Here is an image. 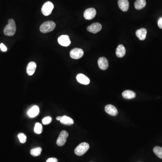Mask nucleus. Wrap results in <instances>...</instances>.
Here are the masks:
<instances>
[{
  "label": "nucleus",
  "instance_id": "obj_29",
  "mask_svg": "<svg viewBox=\"0 0 162 162\" xmlns=\"http://www.w3.org/2000/svg\"><path fill=\"white\" fill-rule=\"evenodd\" d=\"M62 117L61 116L57 117L56 118V120H57L60 121V120H61V119H62Z\"/></svg>",
  "mask_w": 162,
  "mask_h": 162
},
{
  "label": "nucleus",
  "instance_id": "obj_15",
  "mask_svg": "<svg viewBox=\"0 0 162 162\" xmlns=\"http://www.w3.org/2000/svg\"><path fill=\"white\" fill-rule=\"evenodd\" d=\"M136 35L137 37L140 39V40H144L146 37L147 34V30L145 28H142L141 29L138 30L136 31Z\"/></svg>",
  "mask_w": 162,
  "mask_h": 162
},
{
  "label": "nucleus",
  "instance_id": "obj_3",
  "mask_svg": "<svg viewBox=\"0 0 162 162\" xmlns=\"http://www.w3.org/2000/svg\"><path fill=\"white\" fill-rule=\"evenodd\" d=\"M90 147L88 143L82 142L75 149L74 152L76 155L81 156L84 155L89 150Z\"/></svg>",
  "mask_w": 162,
  "mask_h": 162
},
{
  "label": "nucleus",
  "instance_id": "obj_19",
  "mask_svg": "<svg viewBox=\"0 0 162 162\" xmlns=\"http://www.w3.org/2000/svg\"><path fill=\"white\" fill-rule=\"evenodd\" d=\"M60 122L62 124L70 126L73 125L74 123V121L72 119L65 115L62 117Z\"/></svg>",
  "mask_w": 162,
  "mask_h": 162
},
{
  "label": "nucleus",
  "instance_id": "obj_12",
  "mask_svg": "<svg viewBox=\"0 0 162 162\" xmlns=\"http://www.w3.org/2000/svg\"><path fill=\"white\" fill-rule=\"evenodd\" d=\"M105 112L112 116H116L118 114L117 108L112 104H108L104 108Z\"/></svg>",
  "mask_w": 162,
  "mask_h": 162
},
{
  "label": "nucleus",
  "instance_id": "obj_2",
  "mask_svg": "<svg viewBox=\"0 0 162 162\" xmlns=\"http://www.w3.org/2000/svg\"><path fill=\"white\" fill-rule=\"evenodd\" d=\"M55 23L52 21L45 22L40 26V31L44 33L51 32L55 28Z\"/></svg>",
  "mask_w": 162,
  "mask_h": 162
},
{
  "label": "nucleus",
  "instance_id": "obj_22",
  "mask_svg": "<svg viewBox=\"0 0 162 162\" xmlns=\"http://www.w3.org/2000/svg\"><path fill=\"white\" fill-rule=\"evenodd\" d=\"M34 131L36 134H41L43 131V126L41 123L37 122L35 124V126H34Z\"/></svg>",
  "mask_w": 162,
  "mask_h": 162
},
{
  "label": "nucleus",
  "instance_id": "obj_26",
  "mask_svg": "<svg viewBox=\"0 0 162 162\" xmlns=\"http://www.w3.org/2000/svg\"><path fill=\"white\" fill-rule=\"evenodd\" d=\"M0 48L2 51L5 52L7 51V47L4 44L1 43L0 44Z\"/></svg>",
  "mask_w": 162,
  "mask_h": 162
},
{
  "label": "nucleus",
  "instance_id": "obj_17",
  "mask_svg": "<svg viewBox=\"0 0 162 162\" xmlns=\"http://www.w3.org/2000/svg\"><path fill=\"white\" fill-rule=\"evenodd\" d=\"M116 54L119 58L123 57L125 55L126 49L123 45H119L118 46L116 51Z\"/></svg>",
  "mask_w": 162,
  "mask_h": 162
},
{
  "label": "nucleus",
  "instance_id": "obj_10",
  "mask_svg": "<svg viewBox=\"0 0 162 162\" xmlns=\"http://www.w3.org/2000/svg\"><path fill=\"white\" fill-rule=\"evenodd\" d=\"M77 81L80 84L83 85H88L90 83V79L85 75L82 73H79L76 77Z\"/></svg>",
  "mask_w": 162,
  "mask_h": 162
},
{
  "label": "nucleus",
  "instance_id": "obj_28",
  "mask_svg": "<svg viewBox=\"0 0 162 162\" xmlns=\"http://www.w3.org/2000/svg\"><path fill=\"white\" fill-rule=\"evenodd\" d=\"M158 24L159 27L161 29H162V17L160 18L158 21Z\"/></svg>",
  "mask_w": 162,
  "mask_h": 162
},
{
  "label": "nucleus",
  "instance_id": "obj_4",
  "mask_svg": "<svg viewBox=\"0 0 162 162\" xmlns=\"http://www.w3.org/2000/svg\"><path fill=\"white\" fill-rule=\"evenodd\" d=\"M54 7V6L53 4L51 2H46L44 4L43 7H42V13L45 16H48L51 14Z\"/></svg>",
  "mask_w": 162,
  "mask_h": 162
},
{
  "label": "nucleus",
  "instance_id": "obj_11",
  "mask_svg": "<svg viewBox=\"0 0 162 162\" xmlns=\"http://www.w3.org/2000/svg\"><path fill=\"white\" fill-rule=\"evenodd\" d=\"M98 64L100 69L103 70H106L109 67V62L105 57H102L100 58L98 60Z\"/></svg>",
  "mask_w": 162,
  "mask_h": 162
},
{
  "label": "nucleus",
  "instance_id": "obj_14",
  "mask_svg": "<svg viewBox=\"0 0 162 162\" xmlns=\"http://www.w3.org/2000/svg\"><path fill=\"white\" fill-rule=\"evenodd\" d=\"M118 5L122 11H127L129 9V4L128 0H119Z\"/></svg>",
  "mask_w": 162,
  "mask_h": 162
},
{
  "label": "nucleus",
  "instance_id": "obj_23",
  "mask_svg": "<svg viewBox=\"0 0 162 162\" xmlns=\"http://www.w3.org/2000/svg\"><path fill=\"white\" fill-rule=\"evenodd\" d=\"M154 153L160 159H162V148L160 146H156L154 148Z\"/></svg>",
  "mask_w": 162,
  "mask_h": 162
},
{
  "label": "nucleus",
  "instance_id": "obj_18",
  "mask_svg": "<svg viewBox=\"0 0 162 162\" xmlns=\"http://www.w3.org/2000/svg\"><path fill=\"white\" fill-rule=\"evenodd\" d=\"M122 96L126 99H132L136 97V94L133 91L130 90H126L122 93Z\"/></svg>",
  "mask_w": 162,
  "mask_h": 162
},
{
  "label": "nucleus",
  "instance_id": "obj_9",
  "mask_svg": "<svg viewBox=\"0 0 162 162\" xmlns=\"http://www.w3.org/2000/svg\"><path fill=\"white\" fill-rule=\"evenodd\" d=\"M59 44L63 47H68L71 44V41L68 35H62L58 38Z\"/></svg>",
  "mask_w": 162,
  "mask_h": 162
},
{
  "label": "nucleus",
  "instance_id": "obj_7",
  "mask_svg": "<svg viewBox=\"0 0 162 162\" xmlns=\"http://www.w3.org/2000/svg\"><path fill=\"white\" fill-rule=\"evenodd\" d=\"M96 14V11L94 8H91L85 10L84 13V17L87 20H91L93 19Z\"/></svg>",
  "mask_w": 162,
  "mask_h": 162
},
{
  "label": "nucleus",
  "instance_id": "obj_21",
  "mask_svg": "<svg viewBox=\"0 0 162 162\" xmlns=\"http://www.w3.org/2000/svg\"><path fill=\"white\" fill-rule=\"evenodd\" d=\"M42 149L41 147H37L32 149L31 150L30 154L32 156L36 157L41 155Z\"/></svg>",
  "mask_w": 162,
  "mask_h": 162
},
{
  "label": "nucleus",
  "instance_id": "obj_5",
  "mask_svg": "<svg viewBox=\"0 0 162 162\" xmlns=\"http://www.w3.org/2000/svg\"><path fill=\"white\" fill-rule=\"evenodd\" d=\"M69 136V133L65 130H63L59 134L58 138L56 141V144L59 146H62L66 144V140Z\"/></svg>",
  "mask_w": 162,
  "mask_h": 162
},
{
  "label": "nucleus",
  "instance_id": "obj_27",
  "mask_svg": "<svg viewBox=\"0 0 162 162\" xmlns=\"http://www.w3.org/2000/svg\"><path fill=\"white\" fill-rule=\"evenodd\" d=\"M58 160L55 158H49L46 162H57Z\"/></svg>",
  "mask_w": 162,
  "mask_h": 162
},
{
  "label": "nucleus",
  "instance_id": "obj_8",
  "mask_svg": "<svg viewBox=\"0 0 162 162\" xmlns=\"http://www.w3.org/2000/svg\"><path fill=\"white\" fill-rule=\"evenodd\" d=\"M102 29V25L99 23H95L87 28L88 31L93 33L99 32Z\"/></svg>",
  "mask_w": 162,
  "mask_h": 162
},
{
  "label": "nucleus",
  "instance_id": "obj_20",
  "mask_svg": "<svg viewBox=\"0 0 162 162\" xmlns=\"http://www.w3.org/2000/svg\"><path fill=\"white\" fill-rule=\"evenodd\" d=\"M146 6L145 0H137L135 3V7L136 9L140 10L144 8Z\"/></svg>",
  "mask_w": 162,
  "mask_h": 162
},
{
  "label": "nucleus",
  "instance_id": "obj_24",
  "mask_svg": "<svg viewBox=\"0 0 162 162\" xmlns=\"http://www.w3.org/2000/svg\"><path fill=\"white\" fill-rule=\"evenodd\" d=\"M18 138L20 140V142L21 143H25L26 141L27 137L23 133H20L18 134Z\"/></svg>",
  "mask_w": 162,
  "mask_h": 162
},
{
  "label": "nucleus",
  "instance_id": "obj_25",
  "mask_svg": "<svg viewBox=\"0 0 162 162\" xmlns=\"http://www.w3.org/2000/svg\"><path fill=\"white\" fill-rule=\"evenodd\" d=\"M52 120L51 118V117H46L43 119L42 122H43V124L44 125H47V124H49L51 122Z\"/></svg>",
  "mask_w": 162,
  "mask_h": 162
},
{
  "label": "nucleus",
  "instance_id": "obj_6",
  "mask_svg": "<svg viewBox=\"0 0 162 162\" xmlns=\"http://www.w3.org/2000/svg\"><path fill=\"white\" fill-rule=\"evenodd\" d=\"M84 51L80 48H74L71 50L70 53V57L72 59H80L83 56Z\"/></svg>",
  "mask_w": 162,
  "mask_h": 162
},
{
  "label": "nucleus",
  "instance_id": "obj_16",
  "mask_svg": "<svg viewBox=\"0 0 162 162\" xmlns=\"http://www.w3.org/2000/svg\"><path fill=\"white\" fill-rule=\"evenodd\" d=\"M39 111H40V110H39V107L35 105V106H33V107H32L28 111V115L29 117L34 118L37 116V115L39 114Z\"/></svg>",
  "mask_w": 162,
  "mask_h": 162
},
{
  "label": "nucleus",
  "instance_id": "obj_13",
  "mask_svg": "<svg viewBox=\"0 0 162 162\" xmlns=\"http://www.w3.org/2000/svg\"><path fill=\"white\" fill-rule=\"evenodd\" d=\"M37 68V65L34 62H30L27 67V73L29 76H32L34 73Z\"/></svg>",
  "mask_w": 162,
  "mask_h": 162
},
{
  "label": "nucleus",
  "instance_id": "obj_1",
  "mask_svg": "<svg viewBox=\"0 0 162 162\" xmlns=\"http://www.w3.org/2000/svg\"><path fill=\"white\" fill-rule=\"evenodd\" d=\"M16 27L15 21L13 19L8 21V24L4 29V33L8 36H13L16 32Z\"/></svg>",
  "mask_w": 162,
  "mask_h": 162
}]
</instances>
